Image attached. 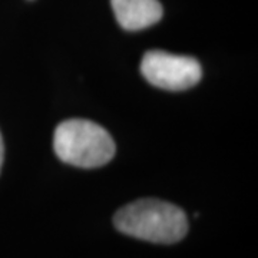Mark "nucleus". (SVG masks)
Returning <instances> with one entry per match:
<instances>
[{"label":"nucleus","instance_id":"f257e3e1","mask_svg":"<svg viewBox=\"0 0 258 258\" xmlns=\"http://www.w3.org/2000/svg\"><path fill=\"white\" fill-rule=\"evenodd\" d=\"M122 234L155 244H175L188 232L185 212L174 204L144 198L122 207L113 217Z\"/></svg>","mask_w":258,"mask_h":258},{"label":"nucleus","instance_id":"f03ea898","mask_svg":"<svg viewBox=\"0 0 258 258\" xmlns=\"http://www.w3.org/2000/svg\"><path fill=\"white\" fill-rule=\"evenodd\" d=\"M53 148L60 161L79 168L103 166L116 151L111 134L101 125L86 119H69L57 125Z\"/></svg>","mask_w":258,"mask_h":258},{"label":"nucleus","instance_id":"7ed1b4c3","mask_svg":"<svg viewBox=\"0 0 258 258\" xmlns=\"http://www.w3.org/2000/svg\"><path fill=\"white\" fill-rule=\"evenodd\" d=\"M141 74L148 82L165 91H185L201 81L203 68L189 56L149 50L141 62Z\"/></svg>","mask_w":258,"mask_h":258},{"label":"nucleus","instance_id":"20e7f679","mask_svg":"<svg viewBox=\"0 0 258 258\" xmlns=\"http://www.w3.org/2000/svg\"><path fill=\"white\" fill-rule=\"evenodd\" d=\"M115 18L126 30H142L158 23L164 10L158 0H111Z\"/></svg>","mask_w":258,"mask_h":258},{"label":"nucleus","instance_id":"39448f33","mask_svg":"<svg viewBox=\"0 0 258 258\" xmlns=\"http://www.w3.org/2000/svg\"><path fill=\"white\" fill-rule=\"evenodd\" d=\"M3 158H5V145H3V138H2V134H0V169L3 165Z\"/></svg>","mask_w":258,"mask_h":258}]
</instances>
